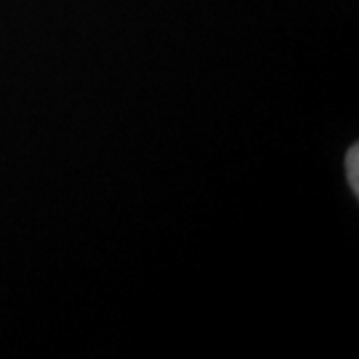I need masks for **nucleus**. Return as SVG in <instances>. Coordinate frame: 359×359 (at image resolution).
<instances>
[{
	"instance_id": "f257e3e1",
	"label": "nucleus",
	"mask_w": 359,
	"mask_h": 359,
	"mask_svg": "<svg viewBox=\"0 0 359 359\" xmlns=\"http://www.w3.org/2000/svg\"><path fill=\"white\" fill-rule=\"evenodd\" d=\"M359 146L355 144L353 148H349L346 154V176L351 190L359 194Z\"/></svg>"
}]
</instances>
